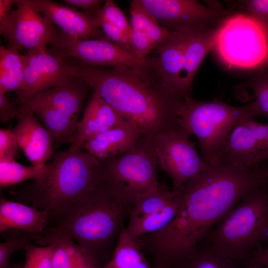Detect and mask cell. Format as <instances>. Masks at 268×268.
<instances>
[{"label": "cell", "instance_id": "obj_1", "mask_svg": "<svg viewBox=\"0 0 268 268\" xmlns=\"http://www.w3.org/2000/svg\"><path fill=\"white\" fill-rule=\"evenodd\" d=\"M266 164L253 168L220 163L210 166L182 187V201L164 229L136 239L156 268H170L194 251L207 233L248 193L267 182Z\"/></svg>", "mask_w": 268, "mask_h": 268}, {"label": "cell", "instance_id": "obj_2", "mask_svg": "<svg viewBox=\"0 0 268 268\" xmlns=\"http://www.w3.org/2000/svg\"><path fill=\"white\" fill-rule=\"evenodd\" d=\"M76 65L79 77L92 92L144 135L152 136L177 125L178 108L185 95L166 83L156 56H148L142 65L133 67Z\"/></svg>", "mask_w": 268, "mask_h": 268}, {"label": "cell", "instance_id": "obj_3", "mask_svg": "<svg viewBox=\"0 0 268 268\" xmlns=\"http://www.w3.org/2000/svg\"><path fill=\"white\" fill-rule=\"evenodd\" d=\"M105 180L100 160L82 148L57 152L42 175L16 194L19 202L47 211L57 223L80 198Z\"/></svg>", "mask_w": 268, "mask_h": 268}, {"label": "cell", "instance_id": "obj_4", "mask_svg": "<svg viewBox=\"0 0 268 268\" xmlns=\"http://www.w3.org/2000/svg\"><path fill=\"white\" fill-rule=\"evenodd\" d=\"M129 214L105 181L77 200L55 224L75 240L98 268L112 257Z\"/></svg>", "mask_w": 268, "mask_h": 268}, {"label": "cell", "instance_id": "obj_5", "mask_svg": "<svg viewBox=\"0 0 268 268\" xmlns=\"http://www.w3.org/2000/svg\"><path fill=\"white\" fill-rule=\"evenodd\" d=\"M268 241V191L265 185L245 195L199 244L240 266Z\"/></svg>", "mask_w": 268, "mask_h": 268}, {"label": "cell", "instance_id": "obj_6", "mask_svg": "<svg viewBox=\"0 0 268 268\" xmlns=\"http://www.w3.org/2000/svg\"><path fill=\"white\" fill-rule=\"evenodd\" d=\"M256 116L253 102L234 107L219 100L201 101L185 96L178 111L177 124L197 138L202 157L210 166L220 164L219 153L239 121Z\"/></svg>", "mask_w": 268, "mask_h": 268}, {"label": "cell", "instance_id": "obj_7", "mask_svg": "<svg viewBox=\"0 0 268 268\" xmlns=\"http://www.w3.org/2000/svg\"><path fill=\"white\" fill-rule=\"evenodd\" d=\"M100 161L106 183L129 214L137 199L159 187L157 157L151 136L143 135L130 150Z\"/></svg>", "mask_w": 268, "mask_h": 268}, {"label": "cell", "instance_id": "obj_8", "mask_svg": "<svg viewBox=\"0 0 268 268\" xmlns=\"http://www.w3.org/2000/svg\"><path fill=\"white\" fill-rule=\"evenodd\" d=\"M230 67H263L268 62V26L249 14L223 18L217 28L214 48Z\"/></svg>", "mask_w": 268, "mask_h": 268}, {"label": "cell", "instance_id": "obj_9", "mask_svg": "<svg viewBox=\"0 0 268 268\" xmlns=\"http://www.w3.org/2000/svg\"><path fill=\"white\" fill-rule=\"evenodd\" d=\"M191 135L177 124L151 136L158 164L171 178L173 191L210 166L198 153Z\"/></svg>", "mask_w": 268, "mask_h": 268}, {"label": "cell", "instance_id": "obj_10", "mask_svg": "<svg viewBox=\"0 0 268 268\" xmlns=\"http://www.w3.org/2000/svg\"><path fill=\"white\" fill-rule=\"evenodd\" d=\"M0 33L8 43V48L27 51L47 48L58 40L59 31L41 12L33 0H16Z\"/></svg>", "mask_w": 268, "mask_h": 268}, {"label": "cell", "instance_id": "obj_11", "mask_svg": "<svg viewBox=\"0 0 268 268\" xmlns=\"http://www.w3.org/2000/svg\"><path fill=\"white\" fill-rule=\"evenodd\" d=\"M24 55L23 84L16 93L20 106L47 89L79 77L76 65L69 63L48 48L30 50Z\"/></svg>", "mask_w": 268, "mask_h": 268}, {"label": "cell", "instance_id": "obj_12", "mask_svg": "<svg viewBox=\"0 0 268 268\" xmlns=\"http://www.w3.org/2000/svg\"><path fill=\"white\" fill-rule=\"evenodd\" d=\"M268 160V124L253 117L243 119L235 126L219 153L220 163L246 168L259 166Z\"/></svg>", "mask_w": 268, "mask_h": 268}, {"label": "cell", "instance_id": "obj_13", "mask_svg": "<svg viewBox=\"0 0 268 268\" xmlns=\"http://www.w3.org/2000/svg\"><path fill=\"white\" fill-rule=\"evenodd\" d=\"M50 49L62 58L72 57L84 64L98 67H133L140 66L146 59L139 60L109 40L78 39L62 31Z\"/></svg>", "mask_w": 268, "mask_h": 268}, {"label": "cell", "instance_id": "obj_14", "mask_svg": "<svg viewBox=\"0 0 268 268\" xmlns=\"http://www.w3.org/2000/svg\"><path fill=\"white\" fill-rule=\"evenodd\" d=\"M162 27L171 32L210 26L230 11L215 9L194 0H137Z\"/></svg>", "mask_w": 268, "mask_h": 268}, {"label": "cell", "instance_id": "obj_15", "mask_svg": "<svg viewBox=\"0 0 268 268\" xmlns=\"http://www.w3.org/2000/svg\"><path fill=\"white\" fill-rule=\"evenodd\" d=\"M33 1L44 16L67 35L82 40L110 41L94 17L52 0Z\"/></svg>", "mask_w": 268, "mask_h": 268}, {"label": "cell", "instance_id": "obj_16", "mask_svg": "<svg viewBox=\"0 0 268 268\" xmlns=\"http://www.w3.org/2000/svg\"><path fill=\"white\" fill-rule=\"evenodd\" d=\"M17 123L12 130L20 149L32 165L46 164L53 155L52 139L34 113L20 106Z\"/></svg>", "mask_w": 268, "mask_h": 268}, {"label": "cell", "instance_id": "obj_17", "mask_svg": "<svg viewBox=\"0 0 268 268\" xmlns=\"http://www.w3.org/2000/svg\"><path fill=\"white\" fill-rule=\"evenodd\" d=\"M217 27L204 26L182 30L184 66L179 75L178 89L183 95H190L200 66L208 52L213 49Z\"/></svg>", "mask_w": 268, "mask_h": 268}, {"label": "cell", "instance_id": "obj_18", "mask_svg": "<svg viewBox=\"0 0 268 268\" xmlns=\"http://www.w3.org/2000/svg\"><path fill=\"white\" fill-rule=\"evenodd\" d=\"M126 120L111 105L92 92L81 119L76 125L71 148H80L85 141L95 135L115 128Z\"/></svg>", "mask_w": 268, "mask_h": 268}, {"label": "cell", "instance_id": "obj_19", "mask_svg": "<svg viewBox=\"0 0 268 268\" xmlns=\"http://www.w3.org/2000/svg\"><path fill=\"white\" fill-rule=\"evenodd\" d=\"M143 135L136 125L126 120L93 136L80 147L99 160H104L130 150Z\"/></svg>", "mask_w": 268, "mask_h": 268}, {"label": "cell", "instance_id": "obj_20", "mask_svg": "<svg viewBox=\"0 0 268 268\" xmlns=\"http://www.w3.org/2000/svg\"><path fill=\"white\" fill-rule=\"evenodd\" d=\"M35 242L53 247L52 268H99L95 266L80 246L59 226L47 227Z\"/></svg>", "mask_w": 268, "mask_h": 268}, {"label": "cell", "instance_id": "obj_21", "mask_svg": "<svg viewBox=\"0 0 268 268\" xmlns=\"http://www.w3.org/2000/svg\"><path fill=\"white\" fill-rule=\"evenodd\" d=\"M51 222L48 212L19 201L0 199V233L17 229L40 234Z\"/></svg>", "mask_w": 268, "mask_h": 268}, {"label": "cell", "instance_id": "obj_22", "mask_svg": "<svg viewBox=\"0 0 268 268\" xmlns=\"http://www.w3.org/2000/svg\"><path fill=\"white\" fill-rule=\"evenodd\" d=\"M89 89L81 77H76L63 85L50 88L34 97L49 103L78 122Z\"/></svg>", "mask_w": 268, "mask_h": 268}, {"label": "cell", "instance_id": "obj_23", "mask_svg": "<svg viewBox=\"0 0 268 268\" xmlns=\"http://www.w3.org/2000/svg\"><path fill=\"white\" fill-rule=\"evenodd\" d=\"M42 122L52 141L71 143L77 122L52 105L35 97L25 105Z\"/></svg>", "mask_w": 268, "mask_h": 268}, {"label": "cell", "instance_id": "obj_24", "mask_svg": "<svg viewBox=\"0 0 268 268\" xmlns=\"http://www.w3.org/2000/svg\"><path fill=\"white\" fill-rule=\"evenodd\" d=\"M184 34L181 30L175 32L170 38L153 50L156 54L159 69L164 80L179 93V77L184 66Z\"/></svg>", "mask_w": 268, "mask_h": 268}, {"label": "cell", "instance_id": "obj_25", "mask_svg": "<svg viewBox=\"0 0 268 268\" xmlns=\"http://www.w3.org/2000/svg\"><path fill=\"white\" fill-rule=\"evenodd\" d=\"M182 195L181 189L168 205L161 210L144 217L130 220L126 230L134 239L143 235L162 230L173 220L182 203Z\"/></svg>", "mask_w": 268, "mask_h": 268}, {"label": "cell", "instance_id": "obj_26", "mask_svg": "<svg viewBox=\"0 0 268 268\" xmlns=\"http://www.w3.org/2000/svg\"><path fill=\"white\" fill-rule=\"evenodd\" d=\"M24 55L11 48L0 47V95L16 93L23 84Z\"/></svg>", "mask_w": 268, "mask_h": 268}, {"label": "cell", "instance_id": "obj_27", "mask_svg": "<svg viewBox=\"0 0 268 268\" xmlns=\"http://www.w3.org/2000/svg\"><path fill=\"white\" fill-rule=\"evenodd\" d=\"M99 268H156L150 265L135 239L125 227L120 236L113 256L108 264Z\"/></svg>", "mask_w": 268, "mask_h": 268}, {"label": "cell", "instance_id": "obj_28", "mask_svg": "<svg viewBox=\"0 0 268 268\" xmlns=\"http://www.w3.org/2000/svg\"><path fill=\"white\" fill-rule=\"evenodd\" d=\"M130 6L132 28L144 33L157 46L172 36L175 32L161 26L137 0H132Z\"/></svg>", "mask_w": 268, "mask_h": 268}, {"label": "cell", "instance_id": "obj_29", "mask_svg": "<svg viewBox=\"0 0 268 268\" xmlns=\"http://www.w3.org/2000/svg\"><path fill=\"white\" fill-rule=\"evenodd\" d=\"M240 265L199 245L170 268H242Z\"/></svg>", "mask_w": 268, "mask_h": 268}, {"label": "cell", "instance_id": "obj_30", "mask_svg": "<svg viewBox=\"0 0 268 268\" xmlns=\"http://www.w3.org/2000/svg\"><path fill=\"white\" fill-rule=\"evenodd\" d=\"M177 191H169L165 186H159L155 190L149 192L137 199L130 214V220H134L158 212L175 198Z\"/></svg>", "mask_w": 268, "mask_h": 268}, {"label": "cell", "instance_id": "obj_31", "mask_svg": "<svg viewBox=\"0 0 268 268\" xmlns=\"http://www.w3.org/2000/svg\"><path fill=\"white\" fill-rule=\"evenodd\" d=\"M45 164L25 166L15 161H0L1 189L23 181L38 179L43 174Z\"/></svg>", "mask_w": 268, "mask_h": 268}, {"label": "cell", "instance_id": "obj_32", "mask_svg": "<svg viewBox=\"0 0 268 268\" xmlns=\"http://www.w3.org/2000/svg\"><path fill=\"white\" fill-rule=\"evenodd\" d=\"M39 235L17 229H9L1 233L5 241L0 244V268H21V264L10 265L11 256L16 251L24 250Z\"/></svg>", "mask_w": 268, "mask_h": 268}, {"label": "cell", "instance_id": "obj_33", "mask_svg": "<svg viewBox=\"0 0 268 268\" xmlns=\"http://www.w3.org/2000/svg\"><path fill=\"white\" fill-rule=\"evenodd\" d=\"M247 86L253 90L255 97L253 103L256 116L263 115L268 119V74L258 70Z\"/></svg>", "mask_w": 268, "mask_h": 268}, {"label": "cell", "instance_id": "obj_34", "mask_svg": "<svg viewBox=\"0 0 268 268\" xmlns=\"http://www.w3.org/2000/svg\"><path fill=\"white\" fill-rule=\"evenodd\" d=\"M24 251L25 261L21 268H52V246H36L31 243Z\"/></svg>", "mask_w": 268, "mask_h": 268}, {"label": "cell", "instance_id": "obj_35", "mask_svg": "<svg viewBox=\"0 0 268 268\" xmlns=\"http://www.w3.org/2000/svg\"><path fill=\"white\" fill-rule=\"evenodd\" d=\"M101 8L92 16L97 20L101 29L112 43L133 54L129 42L128 35L108 21L104 16Z\"/></svg>", "mask_w": 268, "mask_h": 268}, {"label": "cell", "instance_id": "obj_36", "mask_svg": "<svg viewBox=\"0 0 268 268\" xmlns=\"http://www.w3.org/2000/svg\"><path fill=\"white\" fill-rule=\"evenodd\" d=\"M128 38L132 54L141 61L144 60L157 47L144 33L133 28Z\"/></svg>", "mask_w": 268, "mask_h": 268}, {"label": "cell", "instance_id": "obj_37", "mask_svg": "<svg viewBox=\"0 0 268 268\" xmlns=\"http://www.w3.org/2000/svg\"><path fill=\"white\" fill-rule=\"evenodd\" d=\"M21 149L12 129H0V161H15Z\"/></svg>", "mask_w": 268, "mask_h": 268}, {"label": "cell", "instance_id": "obj_38", "mask_svg": "<svg viewBox=\"0 0 268 268\" xmlns=\"http://www.w3.org/2000/svg\"><path fill=\"white\" fill-rule=\"evenodd\" d=\"M105 18L129 35L132 27L123 11L112 0H107L101 8Z\"/></svg>", "mask_w": 268, "mask_h": 268}, {"label": "cell", "instance_id": "obj_39", "mask_svg": "<svg viewBox=\"0 0 268 268\" xmlns=\"http://www.w3.org/2000/svg\"><path fill=\"white\" fill-rule=\"evenodd\" d=\"M248 14L268 26V0H248L242 1Z\"/></svg>", "mask_w": 268, "mask_h": 268}, {"label": "cell", "instance_id": "obj_40", "mask_svg": "<svg viewBox=\"0 0 268 268\" xmlns=\"http://www.w3.org/2000/svg\"><path fill=\"white\" fill-rule=\"evenodd\" d=\"M20 111V106H17L11 101L7 94L0 95V120L5 123L17 117Z\"/></svg>", "mask_w": 268, "mask_h": 268}, {"label": "cell", "instance_id": "obj_41", "mask_svg": "<svg viewBox=\"0 0 268 268\" xmlns=\"http://www.w3.org/2000/svg\"><path fill=\"white\" fill-rule=\"evenodd\" d=\"M68 5L76 6L83 10L84 13L93 16L102 7L103 1L100 0H64Z\"/></svg>", "mask_w": 268, "mask_h": 268}, {"label": "cell", "instance_id": "obj_42", "mask_svg": "<svg viewBox=\"0 0 268 268\" xmlns=\"http://www.w3.org/2000/svg\"><path fill=\"white\" fill-rule=\"evenodd\" d=\"M268 266V245L264 250L259 249L245 265V268H258Z\"/></svg>", "mask_w": 268, "mask_h": 268}, {"label": "cell", "instance_id": "obj_43", "mask_svg": "<svg viewBox=\"0 0 268 268\" xmlns=\"http://www.w3.org/2000/svg\"><path fill=\"white\" fill-rule=\"evenodd\" d=\"M16 0H0V26L7 21L11 12V7Z\"/></svg>", "mask_w": 268, "mask_h": 268}, {"label": "cell", "instance_id": "obj_44", "mask_svg": "<svg viewBox=\"0 0 268 268\" xmlns=\"http://www.w3.org/2000/svg\"><path fill=\"white\" fill-rule=\"evenodd\" d=\"M259 70H262L263 71L268 74V62L263 67Z\"/></svg>", "mask_w": 268, "mask_h": 268}, {"label": "cell", "instance_id": "obj_45", "mask_svg": "<svg viewBox=\"0 0 268 268\" xmlns=\"http://www.w3.org/2000/svg\"><path fill=\"white\" fill-rule=\"evenodd\" d=\"M267 164V172H268V174H267V182L265 184V187L266 188V189H267L268 191V162L266 163Z\"/></svg>", "mask_w": 268, "mask_h": 268}, {"label": "cell", "instance_id": "obj_46", "mask_svg": "<svg viewBox=\"0 0 268 268\" xmlns=\"http://www.w3.org/2000/svg\"><path fill=\"white\" fill-rule=\"evenodd\" d=\"M242 268H245L243 267ZM258 268H268V266H264V267H262Z\"/></svg>", "mask_w": 268, "mask_h": 268}]
</instances>
